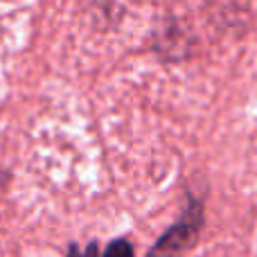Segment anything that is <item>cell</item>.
Segmentation results:
<instances>
[{
  "instance_id": "obj_1",
  "label": "cell",
  "mask_w": 257,
  "mask_h": 257,
  "mask_svg": "<svg viewBox=\"0 0 257 257\" xmlns=\"http://www.w3.org/2000/svg\"><path fill=\"white\" fill-rule=\"evenodd\" d=\"M201 214H203L201 205L196 203V201H192L187 214L167 232V235H163V239L154 246V250H151L149 257H181L183 250H185L187 246L194 244L196 235H199L201 221H203Z\"/></svg>"
},
{
  "instance_id": "obj_3",
  "label": "cell",
  "mask_w": 257,
  "mask_h": 257,
  "mask_svg": "<svg viewBox=\"0 0 257 257\" xmlns=\"http://www.w3.org/2000/svg\"><path fill=\"white\" fill-rule=\"evenodd\" d=\"M68 257H97V244H90L84 253H81L79 248H75V246H70V253H68Z\"/></svg>"
},
{
  "instance_id": "obj_2",
  "label": "cell",
  "mask_w": 257,
  "mask_h": 257,
  "mask_svg": "<svg viewBox=\"0 0 257 257\" xmlns=\"http://www.w3.org/2000/svg\"><path fill=\"white\" fill-rule=\"evenodd\" d=\"M104 257H136V255H133V246L126 239H115L106 248V255Z\"/></svg>"
}]
</instances>
